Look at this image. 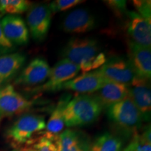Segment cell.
Listing matches in <instances>:
<instances>
[{
  "label": "cell",
  "mask_w": 151,
  "mask_h": 151,
  "mask_svg": "<svg viewBox=\"0 0 151 151\" xmlns=\"http://www.w3.org/2000/svg\"><path fill=\"white\" fill-rule=\"evenodd\" d=\"M32 3L26 0H0V14L16 15L28 11Z\"/></svg>",
  "instance_id": "23"
},
{
  "label": "cell",
  "mask_w": 151,
  "mask_h": 151,
  "mask_svg": "<svg viewBox=\"0 0 151 151\" xmlns=\"http://www.w3.org/2000/svg\"><path fill=\"white\" fill-rule=\"evenodd\" d=\"M52 12L49 6L39 3L32 4L27 14L29 32L34 40L43 42L46 39L50 27Z\"/></svg>",
  "instance_id": "6"
},
{
  "label": "cell",
  "mask_w": 151,
  "mask_h": 151,
  "mask_svg": "<svg viewBox=\"0 0 151 151\" xmlns=\"http://www.w3.org/2000/svg\"><path fill=\"white\" fill-rule=\"evenodd\" d=\"M99 71L107 81L129 86L135 77L128 58L114 56L106 61Z\"/></svg>",
  "instance_id": "8"
},
{
  "label": "cell",
  "mask_w": 151,
  "mask_h": 151,
  "mask_svg": "<svg viewBox=\"0 0 151 151\" xmlns=\"http://www.w3.org/2000/svg\"><path fill=\"white\" fill-rule=\"evenodd\" d=\"M71 94H65L60 97L50 114L48 123L46 124L45 129L46 132L55 135L61 134L65 125L64 112L67 104L71 100Z\"/></svg>",
  "instance_id": "20"
},
{
  "label": "cell",
  "mask_w": 151,
  "mask_h": 151,
  "mask_svg": "<svg viewBox=\"0 0 151 151\" xmlns=\"http://www.w3.org/2000/svg\"><path fill=\"white\" fill-rule=\"evenodd\" d=\"M103 106L94 96L80 94L71 99L66 106L65 125L68 127H83L91 124L99 118Z\"/></svg>",
  "instance_id": "2"
},
{
  "label": "cell",
  "mask_w": 151,
  "mask_h": 151,
  "mask_svg": "<svg viewBox=\"0 0 151 151\" xmlns=\"http://www.w3.org/2000/svg\"><path fill=\"white\" fill-rule=\"evenodd\" d=\"M11 151H23V150H21V149H14V150H13Z\"/></svg>",
  "instance_id": "28"
},
{
  "label": "cell",
  "mask_w": 151,
  "mask_h": 151,
  "mask_svg": "<svg viewBox=\"0 0 151 151\" xmlns=\"http://www.w3.org/2000/svg\"><path fill=\"white\" fill-rule=\"evenodd\" d=\"M50 71V67L46 60L36 58L24 68L15 80L14 83L27 88L39 86L48 79Z\"/></svg>",
  "instance_id": "9"
},
{
  "label": "cell",
  "mask_w": 151,
  "mask_h": 151,
  "mask_svg": "<svg viewBox=\"0 0 151 151\" xmlns=\"http://www.w3.org/2000/svg\"><path fill=\"white\" fill-rule=\"evenodd\" d=\"M126 16H127V32L130 37V41L139 46L150 48V22L135 11H128Z\"/></svg>",
  "instance_id": "13"
},
{
  "label": "cell",
  "mask_w": 151,
  "mask_h": 151,
  "mask_svg": "<svg viewBox=\"0 0 151 151\" xmlns=\"http://www.w3.org/2000/svg\"><path fill=\"white\" fill-rule=\"evenodd\" d=\"M109 8L113 11V14L118 17H122L124 15H127V2L126 1H105Z\"/></svg>",
  "instance_id": "26"
},
{
  "label": "cell",
  "mask_w": 151,
  "mask_h": 151,
  "mask_svg": "<svg viewBox=\"0 0 151 151\" xmlns=\"http://www.w3.org/2000/svg\"><path fill=\"white\" fill-rule=\"evenodd\" d=\"M46 120L40 115L24 113L5 132V138L15 149L25 146L46 129Z\"/></svg>",
  "instance_id": "3"
},
{
  "label": "cell",
  "mask_w": 151,
  "mask_h": 151,
  "mask_svg": "<svg viewBox=\"0 0 151 151\" xmlns=\"http://www.w3.org/2000/svg\"><path fill=\"white\" fill-rule=\"evenodd\" d=\"M94 93V97L99 101L103 108L107 109L127 98L129 96V90L126 85L108 81Z\"/></svg>",
  "instance_id": "16"
},
{
  "label": "cell",
  "mask_w": 151,
  "mask_h": 151,
  "mask_svg": "<svg viewBox=\"0 0 151 151\" xmlns=\"http://www.w3.org/2000/svg\"><path fill=\"white\" fill-rule=\"evenodd\" d=\"M134 8L137 9V14L143 17L145 20L150 22L151 19V7L150 1H146V0H137L133 1Z\"/></svg>",
  "instance_id": "25"
},
{
  "label": "cell",
  "mask_w": 151,
  "mask_h": 151,
  "mask_svg": "<svg viewBox=\"0 0 151 151\" xmlns=\"http://www.w3.org/2000/svg\"><path fill=\"white\" fill-rule=\"evenodd\" d=\"M129 97L140 111L143 121L150 119L151 91L150 80L134 77L128 86Z\"/></svg>",
  "instance_id": "10"
},
{
  "label": "cell",
  "mask_w": 151,
  "mask_h": 151,
  "mask_svg": "<svg viewBox=\"0 0 151 151\" xmlns=\"http://www.w3.org/2000/svg\"><path fill=\"white\" fill-rule=\"evenodd\" d=\"M123 151H151L150 127H146L142 134L135 132L132 141Z\"/></svg>",
  "instance_id": "22"
},
{
  "label": "cell",
  "mask_w": 151,
  "mask_h": 151,
  "mask_svg": "<svg viewBox=\"0 0 151 151\" xmlns=\"http://www.w3.org/2000/svg\"><path fill=\"white\" fill-rule=\"evenodd\" d=\"M1 119H2V117L0 116V123H1Z\"/></svg>",
  "instance_id": "29"
},
{
  "label": "cell",
  "mask_w": 151,
  "mask_h": 151,
  "mask_svg": "<svg viewBox=\"0 0 151 151\" xmlns=\"http://www.w3.org/2000/svg\"><path fill=\"white\" fill-rule=\"evenodd\" d=\"M26 61L22 52H11L0 55V86H4L20 71Z\"/></svg>",
  "instance_id": "17"
},
{
  "label": "cell",
  "mask_w": 151,
  "mask_h": 151,
  "mask_svg": "<svg viewBox=\"0 0 151 151\" xmlns=\"http://www.w3.org/2000/svg\"><path fill=\"white\" fill-rule=\"evenodd\" d=\"M122 142L120 138L106 132L99 135L91 143L90 151H121Z\"/></svg>",
  "instance_id": "21"
},
{
  "label": "cell",
  "mask_w": 151,
  "mask_h": 151,
  "mask_svg": "<svg viewBox=\"0 0 151 151\" xmlns=\"http://www.w3.org/2000/svg\"><path fill=\"white\" fill-rule=\"evenodd\" d=\"M20 149L23 151H61L60 134L55 135L43 131Z\"/></svg>",
  "instance_id": "19"
},
{
  "label": "cell",
  "mask_w": 151,
  "mask_h": 151,
  "mask_svg": "<svg viewBox=\"0 0 151 151\" xmlns=\"http://www.w3.org/2000/svg\"><path fill=\"white\" fill-rule=\"evenodd\" d=\"M99 69L83 73L65 83L62 90H69L80 93H94L107 82Z\"/></svg>",
  "instance_id": "15"
},
{
  "label": "cell",
  "mask_w": 151,
  "mask_h": 151,
  "mask_svg": "<svg viewBox=\"0 0 151 151\" xmlns=\"http://www.w3.org/2000/svg\"><path fill=\"white\" fill-rule=\"evenodd\" d=\"M106 109L109 120L125 134H134L142 125L143 118L140 111L129 96Z\"/></svg>",
  "instance_id": "4"
},
{
  "label": "cell",
  "mask_w": 151,
  "mask_h": 151,
  "mask_svg": "<svg viewBox=\"0 0 151 151\" xmlns=\"http://www.w3.org/2000/svg\"><path fill=\"white\" fill-rule=\"evenodd\" d=\"M83 1L81 0H57L52 1L48 6L52 14L73 8Z\"/></svg>",
  "instance_id": "24"
},
{
  "label": "cell",
  "mask_w": 151,
  "mask_h": 151,
  "mask_svg": "<svg viewBox=\"0 0 151 151\" xmlns=\"http://www.w3.org/2000/svg\"><path fill=\"white\" fill-rule=\"evenodd\" d=\"M1 26L6 39L16 46H22L29 42V32L21 17L7 15L1 19Z\"/></svg>",
  "instance_id": "14"
},
{
  "label": "cell",
  "mask_w": 151,
  "mask_h": 151,
  "mask_svg": "<svg viewBox=\"0 0 151 151\" xmlns=\"http://www.w3.org/2000/svg\"><path fill=\"white\" fill-rule=\"evenodd\" d=\"M97 27V21L88 9L78 8L71 11L62 21L63 31L69 34H85Z\"/></svg>",
  "instance_id": "11"
},
{
  "label": "cell",
  "mask_w": 151,
  "mask_h": 151,
  "mask_svg": "<svg viewBox=\"0 0 151 151\" xmlns=\"http://www.w3.org/2000/svg\"><path fill=\"white\" fill-rule=\"evenodd\" d=\"M34 103L15 89L11 84L0 87V116L12 117L26 113Z\"/></svg>",
  "instance_id": "7"
},
{
  "label": "cell",
  "mask_w": 151,
  "mask_h": 151,
  "mask_svg": "<svg viewBox=\"0 0 151 151\" xmlns=\"http://www.w3.org/2000/svg\"><path fill=\"white\" fill-rule=\"evenodd\" d=\"M2 14H0V55L11 53L16 50V46L13 45L4 35L1 26V19L2 18Z\"/></svg>",
  "instance_id": "27"
},
{
  "label": "cell",
  "mask_w": 151,
  "mask_h": 151,
  "mask_svg": "<svg viewBox=\"0 0 151 151\" xmlns=\"http://www.w3.org/2000/svg\"><path fill=\"white\" fill-rule=\"evenodd\" d=\"M60 137L61 151H90L91 141L84 132L67 129Z\"/></svg>",
  "instance_id": "18"
},
{
  "label": "cell",
  "mask_w": 151,
  "mask_h": 151,
  "mask_svg": "<svg viewBox=\"0 0 151 151\" xmlns=\"http://www.w3.org/2000/svg\"><path fill=\"white\" fill-rule=\"evenodd\" d=\"M97 40L91 38H72L62 51V59L78 65L83 73L100 68L106 61L105 54L100 52Z\"/></svg>",
  "instance_id": "1"
},
{
  "label": "cell",
  "mask_w": 151,
  "mask_h": 151,
  "mask_svg": "<svg viewBox=\"0 0 151 151\" xmlns=\"http://www.w3.org/2000/svg\"><path fill=\"white\" fill-rule=\"evenodd\" d=\"M80 71V67L78 65L66 59H62L57 62L53 67L50 68L48 81L34 88L32 92L35 93L55 92L61 90L62 86L77 76Z\"/></svg>",
  "instance_id": "5"
},
{
  "label": "cell",
  "mask_w": 151,
  "mask_h": 151,
  "mask_svg": "<svg viewBox=\"0 0 151 151\" xmlns=\"http://www.w3.org/2000/svg\"><path fill=\"white\" fill-rule=\"evenodd\" d=\"M129 62L135 77L150 80L151 77L150 48L143 47L128 41Z\"/></svg>",
  "instance_id": "12"
}]
</instances>
